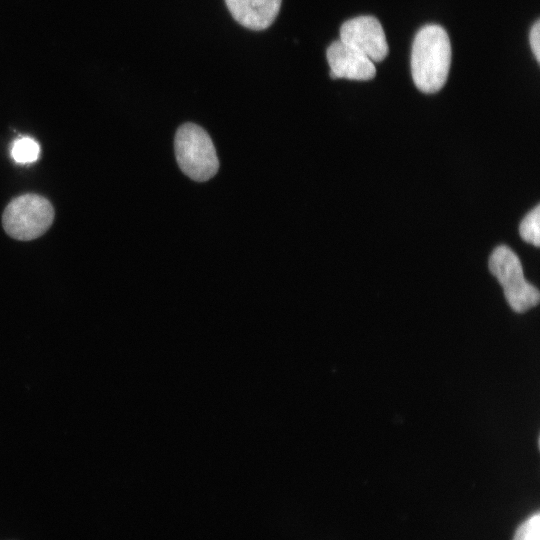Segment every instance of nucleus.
I'll list each match as a JSON object with an SVG mask.
<instances>
[{"instance_id":"nucleus-1","label":"nucleus","mask_w":540,"mask_h":540,"mask_svg":"<svg viewBox=\"0 0 540 540\" xmlns=\"http://www.w3.org/2000/svg\"><path fill=\"white\" fill-rule=\"evenodd\" d=\"M451 64L450 39L436 24L422 27L411 51V72L415 86L423 93L438 92L446 83Z\"/></svg>"},{"instance_id":"nucleus-2","label":"nucleus","mask_w":540,"mask_h":540,"mask_svg":"<svg viewBox=\"0 0 540 540\" xmlns=\"http://www.w3.org/2000/svg\"><path fill=\"white\" fill-rule=\"evenodd\" d=\"M175 154L182 172L195 181H207L219 168L215 147L207 132L193 123L179 127Z\"/></svg>"},{"instance_id":"nucleus-3","label":"nucleus","mask_w":540,"mask_h":540,"mask_svg":"<svg viewBox=\"0 0 540 540\" xmlns=\"http://www.w3.org/2000/svg\"><path fill=\"white\" fill-rule=\"evenodd\" d=\"M488 266L503 287L505 299L513 311L524 313L537 306L540 293L526 281L520 259L509 247H496L490 255Z\"/></svg>"},{"instance_id":"nucleus-4","label":"nucleus","mask_w":540,"mask_h":540,"mask_svg":"<svg viewBox=\"0 0 540 540\" xmlns=\"http://www.w3.org/2000/svg\"><path fill=\"white\" fill-rule=\"evenodd\" d=\"M54 220L51 203L38 194L20 195L6 206L2 225L14 239L29 241L42 236Z\"/></svg>"},{"instance_id":"nucleus-5","label":"nucleus","mask_w":540,"mask_h":540,"mask_svg":"<svg viewBox=\"0 0 540 540\" xmlns=\"http://www.w3.org/2000/svg\"><path fill=\"white\" fill-rule=\"evenodd\" d=\"M340 40L373 62L382 61L388 54L383 27L374 16H359L345 21L340 28Z\"/></svg>"},{"instance_id":"nucleus-6","label":"nucleus","mask_w":540,"mask_h":540,"mask_svg":"<svg viewBox=\"0 0 540 540\" xmlns=\"http://www.w3.org/2000/svg\"><path fill=\"white\" fill-rule=\"evenodd\" d=\"M332 79L370 80L376 75L374 62L367 56L345 44L334 41L326 51Z\"/></svg>"},{"instance_id":"nucleus-7","label":"nucleus","mask_w":540,"mask_h":540,"mask_svg":"<svg viewBox=\"0 0 540 540\" xmlns=\"http://www.w3.org/2000/svg\"><path fill=\"white\" fill-rule=\"evenodd\" d=\"M282 0H225L233 18L252 30H263L275 20Z\"/></svg>"},{"instance_id":"nucleus-8","label":"nucleus","mask_w":540,"mask_h":540,"mask_svg":"<svg viewBox=\"0 0 540 540\" xmlns=\"http://www.w3.org/2000/svg\"><path fill=\"white\" fill-rule=\"evenodd\" d=\"M40 154L39 144L30 137L16 139L11 148V156L15 162L27 164L35 162Z\"/></svg>"},{"instance_id":"nucleus-9","label":"nucleus","mask_w":540,"mask_h":540,"mask_svg":"<svg viewBox=\"0 0 540 540\" xmlns=\"http://www.w3.org/2000/svg\"><path fill=\"white\" fill-rule=\"evenodd\" d=\"M521 238L535 247L540 245V206L528 212L519 225Z\"/></svg>"},{"instance_id":"nucleus-10","label":"nucleus","mask_w":540,"mask_h":540,"mask_svg":"<svg viewBox=\"0 0 540 540\" xmlns=\"http://www.w3.org/2000/svg\"><path fill=\"white\" fill-rule=\"evenodd\" d=\"M540 539V515L535 513L517 529L513 540H539Z\"/></svg>"},{"instance_id":"nucleus-11","label":"nucleus","mask_w":540,"mask_h":540,"mask_svg":"<svg viewBox=\"0 0 540 540\" xmlns=\"http://www.w3.org/2000/svg\"><path fill=\"white\" fill-rule=\"evenodd\" d=\"M531 50L537 62H540V21L537 20L532 26L529 34Z\"/></svg>"}]
</instances>
